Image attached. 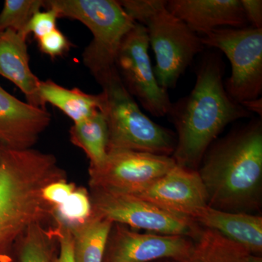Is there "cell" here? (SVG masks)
Here are the masks:
<instances>
[{"label": "cell", "instance_id": "obj_5", "mask_svg": "<svg viewBox=\"0 0 262 262\" xmlns=\"http://www.w3.org/2000/svg\"><path fill=\"white\" fill-rule=\"evenodd\" d=\"M60 18L78 20L92 33L82 62L98 83L116 70L122 41L136 22L117 0H46Z\"/></svg>", "mask_w": 262, "mask_h": 262}, {"label": "cell", "instance_id": "obj_21", "mask_svg": "<svg viewBox=\"0 0 262 262\" xmlns=\"http://www.w3.org/2000/svg\"><path fill=\"white\" fill-rule=\"evenodd\" d=\"M91 215V196L83 189H75L64 203L53 206V217L57 223L69 228L82 225Z\"/></svg>", "mask_w": 262, "mask_h": 262}, {"label": "cell", "instance_id": "obj_8", "mask_svg": "<svg viewBox=\"0 0 262 262\" xmlns=\"http://www.w3.org/2000/svg\"><path fill=\"white\" fill-rule=\"evenodd\" d=\"M92 215L151 233L184 236L194 241L202 227L185 215L160 208L134 194L92 189Z\"/></svg>", "mask_w": 262, "mask_h": 262}, {"label": "cell", "instance_id": "obj_27", "mask_svg": "<svg viewBox=\"0 0 262 262\" xmlns=\"http://www.w3.org/2000/svg\"><path fill=\"white\" fill-rule=\"evenodd\" d=\"M58 228L55 231L56 237L59 241L60 252L52 262H76L74 237L69 227L58 223Z\"/></svg>", "mask_w": 262, "mask_h": 262}, {"label": "cell", "instance_id": "obj_26", "mask_svg": "<svg viewBox=\"0 0 262 262\" xmlns=\"http://www.w3.org/2000/svg\"><path fill=\"white\" fill-rule=\"evenodd\" d=\"M74 184L66 182L65 179L51 183L42 189V196L53 206L64 203L75 190Z\"/></svg>", "mask_w": 262, "mask_h": 262}, {"label": "cell", "instance_id": "obj_19", "mask_svg": "<svg viewBox=\"0 0 262 262\" xmlns=\"http://www.w3.org/2000/svg\"><path fill=\"white\" fill-rule=\"evenodd\" d=\"M252 254L220 232L202 227L190 256L180 262H248Z\"/></svg>", "mask_w": 262, "mask_h": 262}, {"label": "cell", "instance_id": "obj_29", "mask_svg": "<svg viewBox=\"0 0 262 262\" xmlns=\"http://www.w3.org/2000/svg\"><path fill=\"white\" fill-rule=\"evenodd\" d=\"M245 108L248 110L250 113H254L258 114L261 117L262 114V101L261 97L256 99L250 100L241 103Z\"/></svg>", "mask_w": 262, "mask_h": 262}, {"label": "cell", "instance_id": "obj_12", "mask_svg": "<svg viewBox=\"0 0 262 262\" xmlns=\"http://www.w3.org/2000/svg\"><path fill=\"white\" fill-rule=\"evenodd\" d=\"M130 194L192 220L196 212L208 206L206 187L198 170L177 165L149 185Z\"/></svg>", "mask_w": 262, "mask_h": 262}, {"label": "cell", "instance_id": "obj_17", "mask_svg": "<svg viewBox=\"0 0 262 262\" xmlns=\"http://www.w3.org/2000/svg\"><path fill=\"white\" fill-rule=\"evenodd\" d=\"M39 96L44 106L47 103L56 106L74 123L82 121L96 112H102L104 103L102 93L86 94L77 88L67 89L51 80H41Z\"/></svg>", "mask_w": 262, "mask_h": 262}, {"label": "cell", "instance_id": "obj_23", "mask_svg": "<svg viewBox=\"0 0 262 262\" xmlns=\"http://www.w3.org/2000/svg\"><path fill=\"white\" fill-rule=\"evenodd\" d=\"M20 255V262H52L51 237L41 224L26 231Z\"/></svg>", "mask_w": 262, "mask_h": 262}, {"label": "cell", "instance_id": "obj_24", "mask_svg": "<svg viewBox=\"0 0 262 262\" xmlns=\"http://www.w3.org/2000/svg\"><path fill=\"white\" fill-rule=\"evenodd\" d=\"M58 18V13L53 8H46L45 11L39 10L33 15L22 34L28 37L29 34H32L39 39L56 29Z\"/></svg>", "mask_w": 262, "mask_h": 262}, {"label": "cell", "instance_id": "obj_7", "mask_svg": "<svg viewBox=\"0 0 262 262\" xmlns=\"http://www.w3.org/2000/svg\"><path fill=\"white\" fill-rule=\"evenodd\" d=\"M203 46L223 52L232 67L225 81L227 94L242 103L260 98L262 93V28L224 27L201 37Z\"/></svg>", "mask_w": 262, "mask_h": 262}, {"label": "cell", "instance_id": "obj_16", "mask_svg": "<svg viewBox=\"0 0 262 262\" xmlns=\"http://www.w3.org/2000/svg\"><path fill=\"white\" fill-rule=\"evenodd\" d=\"M202 227L220 232L250 252L262 251V217L246 213H232L210 206L201 208L192 217Z\"/></svg>", "mask_w": 262, "mask_h": 262}, {"label": "cell", "instance_id": "obj_11", "mask_svg": "<svg viewBox=\"0 0 262 262\" xmlns=\"http://www.w3.org/2000/svg\"><path fill=\"white\" fill-rule=\"evenodd\" d=\"M194 241L189 237L146 232L114 224L106 250L108 262L184 261L189 257Z\"/></svg>", "mask_w": 262, "mask_h": 262}, {"label": "cell", "instance_id": "obj_10", "mask_svg": "<svg viewBox=\"0 0 262 262\" xmlns=\"http://www.w3.org/2000/svg\"><path fill=\"white\" fill-rule=\"evenodd\" d=\"M177 165L171 156L133 150H112L102 165L89 167L92 189L134 194Z\"/></svg>", "mask_w": 262, "mask_h": 262}, {"label": "cell", "instance_id": "obj_15", "mask_svg": "<svg viewBox=\"0 0 262 262\" xmlns=\"http://www.w3.org/2000/svg\"><path fill=\"white\" fill-rule=\"evenodd\" d=\"M27 39L10 29L0 32V76L16 85L25 95L27 103L46 108L39 96L41 80L29 66Z\"/></svg>", "mask_w": 262, "mask_h": 262}, {"label": "cell", "instance_id": "obj_6", "mask_svg": "<svg viewBox=\"0 0 262 262\" xmlns=\"http://www.w3.org/2000/svg\"><path fill=\"white\" fill-rule=\"evenodd\" d=\"M99 84L104 98L102 113L108 125V151L133 150L172 156L177 144L176 134L141 112L117 69Z\"/></svg>", "mask_w": 262, "mask_h": 262}, {"label": "cell", "instance_id": "obj_31", "mask_svg": "<svg viewBox=\"0 0 262 262\" xmlns=\"http://www.w3.org/2000/svg\"><path fill=\"white\" fill-rule=\"evenodd\" d=\"M0 262H9L7 258H0Z\"/></svg>", "mask_w": 262, "mask_h": 262}, {"label": "cell", "instance_id": "obj_14", "mask_svg": "<svg viewBox=\"0 0 262 262\" xmlns=\"http://www.w3.org/2000/svg\"><path fill=\"white\" fill-rule=\"evenodd\" d=\"M166 8L198 36L248 27L241 0H168Z\"/></svg>", "mask_w": 262, "mask_h": 262}, {"label": "cell", "instance_id": "obj_20", "mask_svg": "<svg viewBox=\"0 0 262 262\" xmlns=\"http://www.w3.org/2000/svg\"><path fill=\"white\" fill-rule=\"evenodd\" d=\"M113 223L96 215L70 228L74 237L76 262H103Z\"/></svg>", "mask_w": 262, "mask_h": 262}, {"label": "cell", "instance_id": "obj_3", "mask_svg": "<svg viewBox=\"0 0 262 262\" xmlns=\"http://www.w3.org/2000/svg\"><path fill=\"white\" fill-rule=\"evenodd\" d=\"M65 173L54 155L32 149L2 148L0 244L53 216L42 189Z\"/></svg>", "mask_w": 262, "mask_h": 262}, {"label": "cell", "instance_id": "obj_30", "mask_svg": "<svg viewBox=\"0 0 262 262\" xmlns=\"http://www.w3.org/2000/svg\"><path fill=\"white\" fill-rule=\"evenodd\" d=\"M2 147L3 146L0 145V172H1L2 168Z\"/></svg>", "mask_w": 262, "mask_h": 262}, {"label": "cell", "instance_id": "obj_9", "mask_svg": "<svg viewBox=\"0 0 262 262\" xmlns=\"http://www.w3.org/2000/svg\"><path fill=\"white\" fill-rule=\"evenodd\" d=\"M149 48L146 29L136 22L119 48L116 68L125 89L143 108L153 116L163 117L168 115L172 102L155 77Z\"/></svg>", "mask_w": 262, "mask_h": 262}, {"label": "cell", "instance_id": "obj_28", "mask_svg": "<svg viewBox=\"0 0 262 262\" xmlns=\"http://www.w3.org/2000/svg\"><path fill=\"white\" fill-rule=\"evenodd\" d=\"M248 23L254 28H262L261 0H241Z\"/></svg>", "mask_w": 262, "mask_h": 262}, {"label": "cell", "instance_id": "obj_1", "mask_svg": "<svg viewBox=\"0 0 262 262\" xmlns=\"http://www.w3.org/2000/svg\"><path fill=\"white\" fill-rule=\"evenodd\" d=\"M222 57L211 53L196 70L194 87L172 103L168 115L177 130L172 158L179 166L198 170L203 157L229 124L251 116L226 91Z\"/></svg>", "mask_w": 262, "mask_h": 262}, {"label": "cell", "instance_id": "obj_18", "mask_svg": "<svg viewBox=\"0 0 262 262\" xmlns=\"http://www.w3.org/2000/svg\"><path fill=\"white\" fill-rule=\"evenodd\" d=\"M70 139L87 155L90 168L102 165L108 154V131L104 114L95 113L71 127Z\"/></svg>", "mask_w": 262, "mask_h": 262}, {"label": "cell", "instance_id": "obj_4", "mask_svg": "<svg viewBox=\"0 0 262 262\" xmlns=\"http://www.w3.org/2000/svg\"><path fill=\"white\" fill-rule=\"evenodd\" d=\"M127 14L146 29L154 52L155 77L168 91L203 48L201 37L166 8L165 0H120Z\"/></svg>", "mask_w": 262, "mask_h": 262}, {"label": "cell", "instance_id": "obj_22", "mask_svg": "<svg viewBox=\"0 0 262 262\" xmlns=\"http://www.w3.org/2000/svg\"><path fill=\"white\" fill-rule=\"evenodd\" d=\"M44 7L43 0H5L0 12V32L10 29L23 34L33 15Z\"/></svg>", "mask_w": 262, "mask_h": 262}, {"label": "cell", "instance_id": "obj_25", "mask_svg": "<svg viewBox=\"0 0 262 262\" xmlns=\"http://www.w3.org/2000/svg\"><path fill=\"white\" fill-rule=\"evenodd\" d=\"M37 41L39 51L52 58L64 56L72 47L68 38L57 28Z\"/></svg>", "mask_w": 262, "mask_h": 262}, {"label": "cell", "instance_id": "obj_2", "mask_svg": "<svg viewBox=\"0 0 262 262\" xmlns=\"http://www.w3.org/2000/svg\"><path fill=\"white\" fill-rule=\"evenodd\" d=\"M208 206L232 213L261 208L262 120L255 118L207 150L198 170Z\"/></svg>", "mask_w": 262, "mask_h": 262}, {"label": "cell", "instance_id": "obj_13", "mask_svg": "<svg viewBox=\"0 0 262 262\" xmlns=\"http://www.w3.org/2000/svg\"><path fill=\"white\" fill-rule=\"evenodd\" d=\"M51 121L46 108L23 102L0 85V145L30 149Z\"/></svg>", "mask_w": 262, "mask_h": 262}]
</instances>
